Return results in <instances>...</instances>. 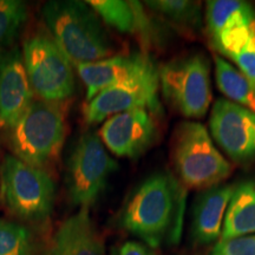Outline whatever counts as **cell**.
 <instances>
[{
	"label": "cell",
	"mask_w": 255,
	"mask_h": 255,
	"mask_svg": "<svg viewBox=\"0 0 255 255\" xmlns=\"http://www.w3.org/2000/svg\"><path fill=\"white\" fill-rule=\"evenodd\" d=\"M227 58L237 64V69L255 89V27L247 39L233 51Z\"/></svg>",
	"instance_id": "23"
},
{
	"label": "cell",
	"mask_w": 255,
	"mask_h": 255,
	"mask_svg": "<svg viewBox=\"0 0 255 255\" xmlns=\"http://www.w3.org/2000/svg\"><path fill=\"white\" fill-rule=\"evenodd\" d=\"M151 111L137 109L117 114L103 122L100 138L117 157L137 158L157 138V124Z\"/></svg>",
	"instance_id": "11"
},
{
	"label": "cell",
	"mask_w": 255,
	"mask_h": 255,
	"mask_svg": "<svg viewBox=\"0 0 255 255\" xmlns=\"http://www.w3.org/2000/svg\"><path fill=\"white\" fill-rule=\"evenodd\" d=\"M164 100L186 119H202L212 102L210 66L205 55L188 53L159 68Z\"/></svg>",
	"instance_id": "6"
},
{
	"label": "cell",
	"mask_w": 255,
	"mask_h": 255,
	"mask_svg": "<svg viewBox=\"0 0 255 255\" xmlns=\"http://www.w3.org/2000/svg\"><path fill=\"white\" fill-rule=\"evenodd\" d=\"M183 184L167 173L146 177L133 190L121 214V225L149 247H157L168 233L178 238L184 207Z\"/></svg>",
	"instance_id": "1"
},
{
	"label": "cell",
	"mask_w": 255,
	"mask_h": 255,
	"mask_svg": "<svg viewBox=\"0 0 255 255\" xmlns=\"http://www.w3.org/2000/svg\"><path fill=\"white\" fill-rule=\"evenodd\" d=\"M234 184L219 186L201 190L193 206L191 238L197 245H209L221 238L223 221Z\"/></svg>",
	"instance_id": "15"
},
{
	"label": "cell",
	"mask_w": 255,
	"mask_h": 255,
	"mask_svg": "<svg viewBox=\"0 0 255 255\" xmlns=\"http://www.w3.org/2000/svg\"><path fill=\"white\" fill-rule=\"evenodd\" d=\"M206 21L214 49L228 57L255 27V9L241 0H212L207 2Z\"/></svg>",
	"instance_id": "13"
},
{
	"label": "cell",
	"mask_w": 255,
	"mask_h": 255,
	"mask_svg": "<svg viewBox=\"0 0 255 255\" xmlns=\"http://www.w3.org/2000/svg\"><path fill=\"white\" fill-rule=\"evenodd\" d=\"M114 255H156L150 247L137 241H127L114 251Z\"/></svg>",
	"instance_id": "25"
},
{
	"label": "cell",
	"mask_w": 255,
	"mask_h": 255,
	"mask_svg": "<svg viewBox=\"0 0 255 255\" xmlns=\"http://www.w3.org/2000/svg\"><path fill=\"white\" fill-rule=\"evenodd\" d=\"M216 84L229 101L255 115V89L242 73L222 57L214 55Z\"/></svg>",
	"instance_id": "19"
},
{
	"label": "cell",
	"mask_w": 255,
	"mask_h": 255,
	"mask_svg": "<svg viewBox=\"0 0 255 255\" xmlns=\"http://www.w3.org/2000/svg\"><path fill=\"white\" fill-rule=\"evenodd\" d=\"M255 234V181L235 186L229 200L220 241Z\"/></svg>",
	"instance_id": "18"
},
{
	"label": "cell",
	"mask_w": 255,
	"mask_h": 255,
	"mask_svg": "<svg viewBox=\"0 0 255 255\" xmlns=\"http://www.w3.org/2000/svg\"><path fill=\"white\" fill-rule=\"evenodd\" d=\"M117 169V162L110 157L100 136L85 132L79 137L68 163V189L72 203L89 207L101 196L108 181Z\"/></svg>",
	"instance_id": "8"
},
{
	"label": "cell",
	"mask_w": 255,
	"mask_h": 255,
	"mask_svg": "<svg viewBox=\"0 0 255 255\" xmlns=\"http://www.w3.org/2000/svg\"><path fill=\"white\" fill-rule=\"evenodd\" d=\"M56 184L45 169L7 155L0 167V199L15 218L40 222L51 215Z\"/></svg>",
	"instance_id": "5"
},
{
	"label": "cell",
	"mask_w": 255,
	"mask_h": 255,
	"mask_svg": "<svg viewBox=\"0 0 255 255\" xmlns=\"http://www.w3.org/2000/svg\"><path fill=\"white\" fill-rule=\"evenodd\" d=\"M146 6L162 14L173 23L190 31H197L202 27L201 5L197 1L188 0H155L145 1Z\"/></svg>",
	"instance_id": "20"
},
{
	"label": "cell",
	"mask_w": 255,
	"mask_h": 255,
	"mask_svg": "<svg viewBox=\"0 0 255 255\" xmlns=\"http://www.w3.org/2000/svg\"><path fill=\"white\" fill-rule=\"evenodd\" d=\"M23 59L31 88L38 98L58 104L75 92L73 64L49 32H37L25 40Z\"/></svg>",
	"instance_id": "7"
},
{
	"label": "cell",
	"mask_w": 255,
	"mask_h": 255,
	"mask_svg": "<svg viewBox=\"0 0 255 255\" xmlns=\"http://www.w3.org/2000/svg\"><path fill=\"white\" fill-rule=\"evenodd\" d=\"M33 101L21 50L0 51V131H7Z\"/></svg>",
	"instance_id": "14"
},
{
	"label": "cell",
	"mask_w": 255,
	"mask_h": 255,
	"mask_svg": "<svg viewBox=\"0 0 255 255\" xmlns=\"http://www.w3.org/2000/svg\"><path fill=\"white\" fill-rule=\"evenodd\" d=\"M77 72L87 87V101L108 88L159 77V69L145 52L110 56L94 63L79 64Z\"/></svg>",
	"instance_id": "10"
},
{
	"label": "cell",
	"mask_w": 255,
	"mask_h": 255,
	"mask_svg": "<svg viewBox=\"0 0 255 255\" xmlns=\"http://www.w3.org/2000/svg\"><path fill=\"white\" fill-rule=\"evenodd\" d=\"M158 90L159 77L105 89L88 101L84 108L85 122L89 124L102 123L117 114L137 109L159 114L162 107L159 103Z\"/></svg>",
	"instance_id": "12"
},
{
	"label": "cell",
	"mask_w": 255,
	"mask_h": 255,
	"mask_svg": "<svg viewBox=\"0 0 255 255\" xmlns=\"http://www.w3.org/2000/svg\"><path fill=\"white\" fill-rule=\"evenodd\" d=\"M51 37L76 66L108 58L113 52L109 36L88 2L52 0L41 9Z\"/></svg>",
	"instance_id": "2"
},
{
	"label": "cell",
	"mask_w": 255,
	"mask_h": 255,
	"mask_svg": "<svg viewBox=\"0 0 255 255\" xmlns=\"http://www.w3.org/2000/svg\"><path fill=\"white\" fill-rule=\"evenodd\" d=\"M0 255H33V242L26 227L0 219Z\"/></svg>",
	"instance_id": "22"
},
{
	"label": "cell",
	"mask_w": 255,
	"mask_h": 255,
	"mask_svg": "<svg viewBox=\"0 0 255 255\" xmlns=\"http://www.w3.org/2000/svg\"><path fill=\"white\" fill-rule=\"evenodd\" d=\"M209 128L220 148L238 163L255 159V115L227 98L213 104Z\"/></svg>",
	"instance_id": "9"
},
{
	"label": "cell",
	"mask_w": 255,
	"mask_h": 255,
	"mask_svg": "<svg viewBox=\"0 0 255 255\" xmlns=\"http://www.w3.org/2000/svg\"><path fill=\"white\" fill-rule=\"evenodd\" d=\"M173 162L178 181L190 189L205 190L222 184L232 173L205 126L186 121L177 127L173 141Z\"/></svg>",
	"instance_id": "4"
},
{
	"label": "cell",
	"mask_w": 255,
	"mask_h": 255,
	"mask_svg": "<svg viewBox=\"0 0 255 255\" xmlns=\"http://www.w3.org/2000/svg\"><path fill=\"white\" fill-rule=\"evenodd\" d=\"M212 255H255V234L219 241Z\"/></svg>",
	"instance_id": "24"
},
{
	"label": "cell",
	"mask_w": 255,
	"mask_h": 255,
	"mask_svg": "<svg viewBox=\"0 0 255 255\" xmlns=\"http://www.w3.org/2000/svg\"><path fill=\"white\" fill-rule=\"evenodd\" d=\"M49 255H105L103 239L92 222L89 207H81L59 226Z\"/></svg>",
	"instance_id": "16"
},
{
	"label": "cell",
	"mask_w": 255,
	"mask_h": 255,
	"mask_svg": "<svg viewBox=\"0 0 255 255\" xmlns=\"http://www.w3.org/2000/svg\"><path fill=\"white\" fill-rule=\"evenodd\" d=\"M13 156L37 168H45L58 157L65 139V121L59 105L34 100L7 130Z\"/></svg>",
	"instance_id": "3"
},
{
	"label": "cell",
	"mask_w": 255,
	"mask_h": 255,
	"mask_svg": "<svg viewBox=\"0 0 255 255\" xmlns=\"http://www.w3.org/2000/svg\"><path fill=\"white\" fill-rule=\"evenodd\" d=\"M87 2L105 24L121 33L138 34L144 44H152L157 36L150 18L138 1L91 0Z\"/></svg>",
	"instance_id": "17"
},
{
	"label": "cell",
	"mask_w": 255,
	"mask_h": 255,
	"mask_svg": "<svg viewBox=\"0 0 255 255\" xmlns=\"http://www.w3.org/2000/svg\"><path fill=\"white\" fill-rule=\"evenodd\" d=\"M28 17L20 0H0V51L11 47Z\"/></svg>",
	"instance_id": "21"
}]
</instances>
